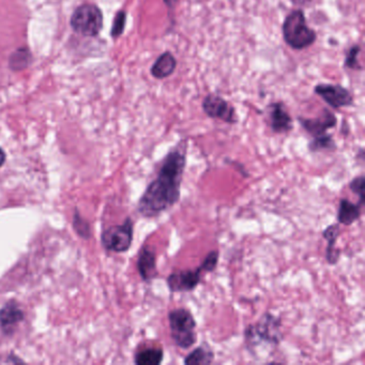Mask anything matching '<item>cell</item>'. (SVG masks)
Here are the masks:
<instances>
[{
    "instance_id": "6da1fadb",
    "label": "cell",
    "mask_w": 365,
    "mask_h": 365,
    "mask_svg": "<svg viewBox=\"0 0 365 365\" xmlns=\"http://www.w3.org/2000/svg\"><path fill=\"white\" fill-rule=\"evenodd\" d=\"M188 142L181 141L164 158L157 178L150 182L139 202L144 218H156L175 206L181 196Z\"/></svg>"
},
{
    "instance_id": "7a4b0ae2",
    "label": "cell",
    "mask_w": 365,
    "mask_h": 365,
    "mask_svg": "<svg viewBox=\"0 0 365 365\" xmlns=\"http://www.w3.org/2000/svg\"><path fill=\"white\" fill-rule=\"evenodd\" d=\"M283 340L282 320L271 313H266L256 324H249L245 330V343L249 352L265 345L275 348Z\"/></svg>"
},
{
    "instance_id": "3957f363",
    "label": "cell",
    "mask_w": 365,
    "mask_h": 365,
    "mask_svg": "<svg viewBox=\"0 0 365 365\" xmlns=\"http://www.w3.org/2000/svg\"><path fill=\"white\" fill-rule=\"evenodd\" d=\"M283 38L289 48L296 50H305L315 43L317 34L306 23L302 10H294L286 16L283 23Z\"/></svg>"
},
{
    "instance_id": "277c9868",
    "label": "cell",
    "mask_w": 365,
    "mask_h": 365,
    "mask_svg": "<svg viewBox=\"0 0 365 365\" xmlns=\"http://www.w3.org/2000/svg\"><path fill=\"white\" fill-rule=\"evenodd\" d=\"M168 322H170V336L176 346L182 350H188L198 342V333H196L198 324L190 310L186 308L172 310L168 313Z\"/></svg>"
},
{
    "instance_id": "5b68a950",
    "label": "cell",
    "mask_w": 365,
    "mask_h": 365,
    "mask_svg": "<svg viewBox=\"0 0 365 365\" xmlns=\"http://www.w3.org/2000/svg\"><path fill=\"white\" fill-rule=\"evenodd\" d=\"M70 25L75 34L95 38L103 28L102 11L93 4H83L73 12Z\"/></svg>"
},
{
    "instance_id": "8992f818",
    "label": "cell",
    "mask_w": 365,
    "mask_h": 365,
    "mask_svg": "<svg viewBox=\"0 0 365 365\" xmlns=\"http://www.w3.org/2000/svg\"><path fill=\"white\" fill-rule=\"evenodd\" d=\"M133 221L128 218L123 225L109 227L102 234V245L107 251L127 252L133 242Z\"/></svg>"
},
{
    "instance_id": "52a82bcc",
    "label": "cell",
    "mask_w": 365,
    "mask_h": 365,
    "mask_svg": "<svg viewBox=\"0 0 365 365\" xmlns=\"http://www.w3.org/2000/svg\"><path fill=\"white\" fill-rule=\"evenodd\" d=\"M202 111L209 118L219 119L229 125H235L238 123L235 107L216 93H210L207 95L202 101Z\"/></svg>"
},
{
    "instance_id": "ba28073f",
    "label": "cell",
    "mask_w": 365,
    "mask_h": 365,
    "mask_svg": "<svg viewBox=\"0 0 365 365\" xmlns=\"http://www.w3.org/2000/svg\"><path fill=\"white\" fill-rule=\"evenodd\" d=\"M314 91L332 109H343L354 104L352 93L340 85L318 84Z\"/></svg>"
},
{
    "instance_id": "9c48e42d",
    "label": "cell",
    "mask_w": 365,
    "mask_h": 365,
    "mask_svg": "<svg viewBox=\"0 0 365 365\" xmlns=\"http://www.w3.org/2000/svg\"><path fill=\"white\" fill-rule=\"evenodd\" d=\"M202 273L200 266L195 270L176 271L168 275L166 283L170 293H190L200 285Z\"/></svg>"
},
{
    "instance_id": "30bf717a",
    "label": "cell",
    "mask_w": 365,
    "mask_h": 365,
    "mask_svg": "<svg viewBox=\"0 0 365 365\" xmlns=\"http://www.w3.org/2000/svg\"><path fill=\"white\" fill-rule=\"evenodd\" d=\"M267 120L273 132L285 134L291 132L294 128V121L291 115L286 111L285 105L282 102L271 103L266 109Z\"/></svg>"
},
{
    "instance_id": "8fae6325",
    "label": "cell",
    "mask_w": 365,
    "mask_h": 365,
    "mask_svg": "<svg viewBox=\"0 0 365 365\" xmlns=\"http://www.w3.org/2000/svg\"><path fill=\"white\" fill-rule=\"evenodd\" d=\"M301 127L305 130L312 137H322L326 134V131L333 129L338 125V118L329 109H324L319 116L316 118H298Z\"/></svg>"
},
{
    "instance_id": "7c38bea8",
    "label": "cell",
    "mask_w": 365,
    "mask_h": 365,
    "mask_svg": "<svg viewBox=\"0 0 365 365\" xmlns=\"http://www.w3.org/2000/svg\"><path fill=\"white\" fill-rule=\"evenodd\" d=\"M137 269L142 280L147 283H150L158 277L157 257L149 247H144L141 249L137 261Z\"/></svg>"
},
{
    "instance_id": "4fadbf2b",
    "label": "cell",
    "mask_w": 365,
    "mask_h": 365,
    "mask_svg": "<svg viewBox=\"0 0 365 365\" xmlns=\"http://www.w3.org/2000/svg\"><path fill=\"white\" fill-rule=\"evenodd\" d=\"M176 68H177V60L175 56L170 52H164L158 57L155 64H152L150 73L157 80H164L174 74Z\"/></svg>"
},
{
    "instance_id": "5bb4252c",
    "label": "cell",
    "mask_w": 365,
    "mask_h": 365,
    "mask_svg": "<svg viewBox=\"0 0 365 365\" xmlns=\"http://www.w3.org/2000/svg\"><path fill=\"white\" fill-rule=\"evenodd\" d=\"M24 312L20 309V306L15 302H9L0 310V326L6 333H10L13 331L16 324L24 320Z\"/></svg>"
},
{
    "instance_id": "9a60e30c",
    "label": "cell",
    "mask_w": 365,
    "mask_h": 365,
    "mask_svg": "<svg viewBox=\"0 0 365 365\" xmlns=\"http://www.w3.org/2000/svg\"><path fill=\"white\" fill-rule=\"evenodd\" d=\"M361 214H362V206L360 204H354L347 198H342L338 204L336 220L338 224L350 226L360 219Z\"/></svg>"
},
{
    "instance_id": "2e32d148",
    "label": "cell",
    "mask_w": 365,
    "mask_h": 365,
    "mask_svg": "<svg viewBox=\"0 0 365 365\" xmlns=\"http://www.w3.org/2000/svg\"><path fill=\"white\" fill-rule=\"evenodd\" d=\"M340 228L338 224H332L326 227L322 232V237L328 242L326 247V259L329 265H336L340 259V249H336V243L340 236Z\"/></svg>"
},
{
    "instance_id": "e0dca14e",
    "label": "cell",
    "mask_w": 365,
    "mask_h": 365,
    "mask_svg": "<svg viewBox=\"0 0 365 365\" xmlns=\"http://www.w3.org/2000/svg\"><path fill=\"white\" fill-rule=\"evenodd\" d=\"M214 350L206 345H200L184 358V363L186 365H208L214 362Z\"/></svg>"
},
{
    "instance_id": "ac0fdd59",
    "label": "cell",
    "mask_w": 365,
    "mask_h": 365,
    "mask_svg": "<svg viewBox=\"0 0 365 365\" xmlns=\"http://www.w3.org/2000/svg\"><path fill=\"white\" fill-rule=\"evenodd\" d=\"M164 360L162 348H146L135 354L134 362L137 365H160Z\"/></svg>"
},
{
    "instance_id": "d6986e66",
    "label": "cell",
    "mask_w": 365,
    "mask_h": 365,
    "mask_svg": "<svg viewBox=\"0 0 365 365\" xmlns=\"http://www.w3.org/2000/svg\"><path fill=\"white\" fill-rule=\"evenodd\" d=\"M32 62V55L27 48H21L12 53L9 57V67L13 71H22L28 68Z\"/></svg>"
},
{
    "instance_id": "ffe728a7",
    "label": "cell",
    "mask_w": 365,
    "mask_h": 365,
    "mask_svg": "<svg viewBox=\"0 0 365 365\" xmlns=\"http://www.w3.org/2000/svg\"><path fill=\"white\" fill-rule=\"evenodd\" d=\"M338 146H336V141L333 139L331 134H324L322 137H314L309 144L310 151L312 152H319V151H334L336 150Z\"/></svg>"
},
{
    "instance_id": "44dd1931",
    "label": "cell",
    "mask_w": 365,
    "mask_h": 365,
    "mask_svg": "<svg viewBox=\"0 0 365 365\" xmlns=\"http://www.w3.org/2000/svg\"><path fill=\"white\" fill-rule=\"evenodd\" d=\"M360 46L356 44V46H352V48L347 50V53H346V56H345V68L352 69V70L356 71L363 70V67L361 66L358 60V56L360 55Z\"/></svg>"
},
{
    "instance_id": "7402d4cb",
    "label": "cell",
    "mask_w": 365,
    "mask_h": 365,
    "mask_svg": "<svg viewBox=\"0 0 365 365\" xmlns=\"http://www.w3.org/2000/svg\"><path fill=\"white\" fill-rule=\"evenodd\" d=\"M125 24H127V12L120 10L115 15L111 26V36L113 39H118L119 36L125 32Z\"/></svg>"
},
{
    "instance_id": "603a6c76",
    "label": "cell",
    "mask_w": 365,
    "mask_h": 365,
    "mask_svg": "<svg viewBox=\"0 0 365 365\" xmlns=\"http://www.w3.org/2000/svg\"><path fill=\"white\" fill-rule=\"evenodd\" d=\"M350 188L352 193L356 194L359 198V202L361 206H364L365 202V177L363 175L358 176V177L354 178L350 181Z\"/></svg>"
},
{
    "instance_id": "cb8c5ba5",
    "label": "cell",
    "mask_w": 365,
    "mask_h": 365,
    "mask_svg": "<svg viewBox=\"0 0 365 365\" xmlns=\"http://www.w3.org/2000/svg\"><path fill=\"white\" fill-rule=\"evenodd\" d=\"M73 226H74L75 232L78 233L82 238L87 239L90 237V225L81 216L78 211H75Z\"/></svg>"
},
{
    "instance_id": "d4e9b609",
    "label": "cell",
    "mask_w": 365,
    "mask_h": 365,
    "mask_svg": "<svg viewBox=\"0 0 365 365\" xmlns=\"http://www.w3.org/2000/svg\"><path fill=\"white\" fill-rule=\"evenodd\" d=\"M219 257H220L219 251H211V252L207 254V256L202 261V265H200L204 273H214L216 270V267H218Z\"/></svg>"
},
{
    "instance_id": "484cf974",
    "label": "cell",
    "mask_w": 365,
    "mask_h": 365,
    "mask_svg": "<svg viewBox=\"0 0 365 365\" xmlns=\"http://www.w3.org/2000/svg\"><path fill=\"white\" fill-rule=\"evenodd\" d=\"M6 162V153L1 148H0V167L5 164Z\"/></svg>"
}]
</instances>
